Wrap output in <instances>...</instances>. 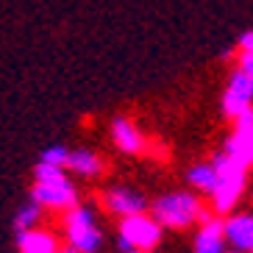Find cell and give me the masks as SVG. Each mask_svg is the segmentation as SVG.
Returning <instances> with one entry per match:
<instances>
[{
  "mask_svg": "<svg viewBox=\"0 0 253 253\" xmlns=\"http://www.w3.org/2000/svg\"><path fill=\"white\" fill-rule=\"evenodd\" d=\"M150 214L156 217L162 228L170 231H184L198 225L201 220H206V209H203L201 195L192 192V189H172V192H164L162 198L150 203L148 209Z\"/></svg>",
  "mask_w": 253,
  "mask_h": 253,
  "instance_id": "6da1fadb",
  "label": "cell"
},
{
  "mask_svg": "<svg viewBox=\"0 0 253 253\" xmlns=\"http://www.w3.org/2000/svg\"><path fill=\"white\" fill-rule=\"evenodd\" d=\"M61 237L75 253H100L103 248V228L97 223V211L92 203H75L61 214Z\"/></svg>",
  "mask_w": 253,
  "mask_h": 253,
  "instance_id": "7a4b0ae2",
  "label": "cell"
},
{
  "mask_svg": "<svg viewBox=\"0 0 253 253\" xmlns=\"http://www.w3.org/2000/svg\"><path fill=\"white\" fill-rule=\"evenodd\" d=\"M214 162V170H217V184L211 189V209L214 214H231L237 209L239 198L245 195V186H248V167H242L239 162H234L231 156H225L223 150L211 156Z\"/></svg>",
  "mask_w": 253,
  "mask_h": 253,
  "instance_id": "3957f363",
  "label": "cell"
},
{
  "mask_svg": "<svg viewBox=\"0 0 253 253\" xmlns=\"http://www.w3.org/2000/svg\"><path fill=\"white\" fill-rule=\"evenodd\" d=\"M162 223L150 211H142V214H131L123 217L117 223V245L120 251H139V253H150L162 245Z\"/></svg>",
  "mask_w": 253,
  "mask_h": 253,
  "instance_id": "277c9868",
  "label": "cell"
},
{
  "mask_svg": "<svg viewBox=\"0 0 253 253\" xmlns=\"http://www.w3.org/2000/svg\"><path fill=\"white\" fill-rule=\"evenodd\" d=\"M31 201H37L45 211H67L78 203V186L67 178V172L53 181H34L31 186Z\"/></svg>",
  "mask_w": 253,
  "mask_h": 253,
  "instance_id": "5b68a950",
  "label": "cell"
},
{
  "mask_svg": "<svg viewBox=\"0 0 253 253\" xmlns=\"http://www.w3.org/2000/svg\"><path fill=\"white\" fill-rule=\"evenodd\" d=\"M220 109H223V117L231 120V123H234L239 114H245V112L253 109V78L245 75L239 67L228 75V84H225V89H223Z\"/></svg>",
  "mask_w": 253,
  "mask_h": 253,
  "instance_id": "8992f818",
  "label": "cell"
},
{
  "mask_svg": "<svg viewBox=\"0 0 253 253\" xmlns=\"http://www.w3.org/2000/svg\"><path fill=\"white\" fill-rule=\"evenodd\" d=\"M223 153L231 156L234 162H239L242 167H248V170L253 167V109L234 120V131L225 139Z\"/></svg>",
  "mask_w": 253,
  "mask_h": 253,
  "instance_id": "52a82bcc",
  "label": "cell"
},
{
  "mask_svg": "<svg viewBox=\"0 0 253 253\" xmlns=\"http://www.w3.org/2000/svg\"><path fill=\"white\" fill-rule=\"evenodd\" d=\"M100 203H103V209L112 217H117V220L131 217V214H142V211L150 209L148 198H145L142 192H136V189H131V186H126V184L106 189L103 198H100Z\"/></svg>",
  "mask_w": 253,
  "mask_h": 253,
  "instance_id": "ba28073f",
  "label": "cell"
},
{
  "mask_svg": "<svg viewBox=\"0 0 253 253\" xmlns=\"http://www.w3.org/2000/svg\"><path fill=\"white\" fill-rule=\"evenodd\" d=\"M109 134H112V142L117 145V150H123L128 156H136V153H145L148 150V139L142 134V128L131 117H126V114H117L112 120Z\"/></svg>",
  "mask_w": 253,
  "mask_h": 253,
  "instance_id": "9c48e42d",
  "label": "cell"
},
{
  "mask_svg": "<svg viewBox=\"0 0 253 253\" xmlns=\"http://www.w3.org/2000/svg\"><path fill=\"white\" fill-rule=\"evenodd\" d=\"M223 234H225V242H228L231 251L251 253L253 251V214L251 211H234V214H225Z\"/></svg>",
  "mask_w": 253,
  "mask_h": 253,
  "instance_id": "30bf717a",
  "label": "cell"
},
{
  "mask_svg": "<svg viewBox=\"0 0 253 253\" xmlns=\"http://www.w3.org/2000/svg\"><path fill=\"white\" fill-rule=\"evenodd\" d=\"M192 253H228V242L223 234V217H206L198 223L192 239Z\"/></svg>",
  "mask_w": 253,
  "mask_h": 253,
  "instance_id": "8fae6325",
  "label": "cell"
},
{
  "mask_svg": "<svg viewBox=\"0 0 253 253\" xmlns=\"http://www.w3.org/2000/svg\"><path fill=\"white\" fill-rule=\"evenodd\" d=\"M17 251L20 253H59L61 245L56 239V234L34 228V231H20L17 234Z\"/></svg>",
  "mask_w": 253,
  "mask_h": 253,
  "instance_id": "7c38bea8",
  "label": "cell"
},
{
  "mask_svg": "<svg viewBox=\"0 0 253 253\" xmlns=\"http://www.w3.org/2000/svg\"><path fill=\"white\" fill-rule=\"evenodd\" d=\"M67 170L75 172V175H81V178H97L103 172V159L97 156L95 150H86V148L70 150Z\"/></svg>",
  "mask_w": 253,
  "mask_h": 253,
  "instance_id": "4fadbf2b",
  "label": "cell"
},
{
  "mask_svg": "<svg viewBox=\"0 0 253 253\" xmlns=\"http://www.w3.org/2000/svg\"><path fill=\"white\" fill-rule=\"evenodd\" d=\"M186 184L192 186V192L198 195H211V189H214L217 184V170H214V162L209 159V162H195L186 167L184 172Z\"/></svg>",
  "mask_w": 253,
  "mask_h": 253,
  "instance_id": "5bb4252c",
  "label": "cell"
},
{
  "mask_svg": "<svg viewBox=\"0 0 253 253\" xmlns=\"http://www.w3.org/2000/svg\"><path fill=\"white\" fill-rule=\"evenodd\" d=\"M42 217H45V209L39 206L37 201H25L23 206L14 211V220H11V225H14V231L20 234V231H34L39 228V223H42Z\"/></svg>",
  "mask_w": 253,
  "mask_h": 253,
  "instance_id": "9a60e30c",
  "label": "cell"
},
{
  "mask_svg": "<svg viewBox=\"0 0 253 253\" xmlns=\"http://www.w3.org/2000/svg\"><path fill=\"white\" fill-rule=\"evenodd\" d=\"M67 156H70V148H64V145H50V148L42 150L39 162L56 164V167H64V170H67Z\"/></svg>",
  "mask_w": 253,
  "mask_h": 253,
  "instance_id": "2e32d148",
  "label": "cell"
},
{
  "mask_svg": "<svg viewBox=\"0 0 253 253\" xmlns=\"http://www.w3.org/2000/svg\"><path fill=\"white\" fill-rule=\"evenodd\" d=\"M237 50L239 53H251L253 56V31H245V34L237 39Z\"/></svg>",
  "mask_w": 253,
  "mask_h": 253,
  "instance_id": "e0dca14e",
  "label": "cell"
},
{
  "mask_svg": "<svg viewBox=\"0 0 253 253\" xmlns=\"http://www.w3.org/2000/svg\"><path fill=\"white\" fill-rule=\"evenodd\" d=\"M237 67L242 70L245 75H251V78H253V56H251V53H239V59H237Z\"/></svg>",
  "mask_w": 253,
  "mask_h": 253,
  "instance_id": "ac0fdd59",
  "label": "cell"
},
{
  "mask_svg": "<svg viewBox=\"0 0 253 253\" xmlns=\"http://www.w3.org/2000/svg\"><path fill=\"white\" fill-rule=\"evenodd\" d=\"M59 253H75V251H70V248H61V251Z\"/></svg>",
  "mask_w": 253,
  "mask_h": 253,
  "instance_id": "d6986e66",
  "label": "cell"
},
{
  "mask_svg": "<svg viewBox=\"0 0 253 253\" xmlns=\"http://www.w3.org/2000/svg\"><path fill=\"white\" fill-rule=\"evenodd\" d=\"M126 253H139V251H126Z\"/></svg>",
  "mask_w": 253,
  "mask_h": 253,
  "instance_id": "ffe728a7",
  "label": "cell"
},
{
  "mask_svg": "<svg viewBox=\"0 0 253 253\" xmlns=\"http://www.w3.org/2000/svg\"><path fill=\"white\" fill-rule=\"evenodd\" d=\"M251 253H253V251H251Z\"/></svg>",
  "mask_w": 253,
  "mask_h": 253,
  "instance_id": "44dd1931",
  "label": "cell"
}]
</instances>
